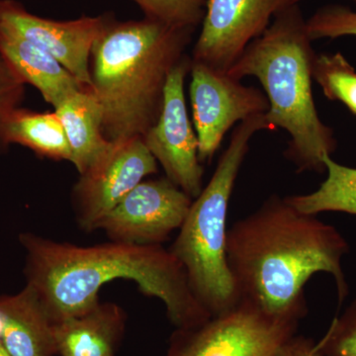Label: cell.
<instances>
[{
  "label": "cell",
  "instance_id": "6da1fadb",
  "mask_svg": "<svg viewBox=\"0 0 356 356\" xmlns=\"http://www.w3.org/2000/svg\"><path fill=\"white\" fill-rule=\"evenodd\" d=\"M26 285L34 290L53 324L83 315L99 303L100 288L135 281L140 291L165 304L177 329L212 317L192 292L181 262L161 245L113 242L81 247L36 234H20Z\"/></svg>",
  "mask_w": 356,
  "mask_h": 356
},
{
  "label": "cell",
  "instance_id": "7a4b0ae2",
  "mask_svg": "<svg viewBox=\"0 0 356 356\" xmlns=\"http://www.w3.org/2000/svg\"><path fill=\"white\" fill-rule=\"evenodd\" d=\"M348 252L350 245L334 226L278 195L234 222L227 233V262L238 301L276 316L305 317L304 287L318 273L334 277L343 303L350 291L343 268Z\"/></svg>",
  "mask_w": 356,
  "mask_h": 356
},
{
  "label": "cell",
  "instance_id": "3957f363",
  "mask_svg": "<svg viewBox=\"0 0 356 356\" xmlns=\"http://www.w3.org/2000/svg\"><path fill=\"white\" fill-rule=\"evenodd\" d=\"M195 29L149 18L118 21L110 13L91 50V90L107 140L144 137L158 121L168 76Z\"/></svg>",
  "mask_w": 356,
  "mask_h": 356
},
{
  "label": "cell",
  "instance_id": "277c9868",
  "mask_svg": "<svg viewBox=\"0 0 356 356\" xmlns=\"http://www.w3.org/2000/svg\"><path fill=\"white\" fill-rule=\"evenodd\" d=\"M312 42L299 3L290 4L228 70L238 81L250 76L259 79L269 102L267 120L289 134L284 156L299 173L325 172L324 158L337 149L334 131L321 121L314 102L317 54Z\"/></svg>",
  "mask_w": 356,
  "mask_h": 356
},
{
  "label": "cell",
  "instance_id": "5b68a950",
  "mask_svg": "<svg viewBox=\"0 0 356 356\" xmlns=\"http://www.w3.org/2000/svg\"><path fill=\"white\" fill-rule=\"evenodd\" d=\"M275 130L266 114L238 124L214 175L193 199L170 252L181 262L192 292L211 316L229 310L238 302L227 262V214L241 166L255 133Z\"/></svg>",
  "mask_w": 356,
  "mask_h": 356
},
{
  "label": "cell",
  "instance_id": "8992f818",
  "mask_svg": "<svg viewBox=\"0 0 356 356\" xmlns=\"http://www.w3.org/2000/svg\"><path fill=\"white\" fill-rule=\"evenodd\" d=\"M300 321L240 300L202 324L177 329L165 356H283Z\"/></svg>",
  "mask_w": 356,
  "mask_h": 356
},
{
  "label": "cell",
  "instance_id": "52a82bcc",
  "mask_svg": "<svg viewBox=\"0 0 356 356\" xmlns=\"http://www.w3.org/2000/svg\"><path fill=\"white\" fill-rule=\"evenodd\" d=\"M191 99L198 139V158L209 163L227 132L236 122L266 114L269 109L261 89L243 86L228 72L191 60Z\"/></svg>",
  "mask_w": 356,
  "mask_h": 356
},
{
  "label": "cell",
  "instance_id": "ba28073f",
  "mask_svg": "<svg viewBox=\"0 0 356 356\" xmlns=\"http://www.w3.org/2000/svg\"><path fill=\"white\" fill-rule=\"evenodd\" d=\"M191 70V58L186 55L168 76L158 121L143 140L163 166L166 178L195 199L203 189L204 168L198 158L197 135L185 102V77Z\"/></svg>",
  "mask_w": 356,
  "mask_h": 356
},
{
  "label": "cell",
  "instance_id": "9c48e42d",
  "mask_svg": "<svg viewBox=\"0 0 356 356\" xmlns=\"http://www.w3.org/2000/svg\"><path fill=\"white\" fill-rule=\"evenodd\" d=\"M156 172V159L142 137L113 140L108 151L79 175L74 185L72 197L81 228L95 231L117 204Z\"/></svg>",
  "mask_w": 356,
  "mask_h": 356
},
{
  "label": "cell",
  "instance_id": "30bf717a",
  "mask_svg": "<svg viewBox=\"0 0 356 356\" xmlns=\"http://www.w3.org/2000/svg\"><path fill=\"white\" fill-rule=\"evenodd\" d=\"M193 199L168 178L142 181L110 211L96 229L113 242L161 245L180 229Z\"/></svg>",
  "mask_w": 356,
  "mask_h": 356
},
{
  "label": "cell",
  "instance_id": "8fae6325",
  "mask_svg": "<svg viewBox=\"0 0 356 356\" xmlns=\"http://www.w3.org/2000/svg\"><path fill=\"white\" fill-rule=\"evenodd\" d=\"M292 0H208L191 60L228 72Z\"/></svg>",
  "mask_w": 356,
  "mask_h": 356
},
{
  "label": "cell",
  "instance_id": "7c38bea8",
  "mask_svg": "<svg viewBox=\"0 0 356 356\" xmlns=\"http://www.w3.org/2000/svg\"><path fill=\"white\" fill-rule=\"evenodd\" d=\"M110 13L57 21L35 15L17 0H0V26L48 51L77 81L91 88V50Z\"/></svg>",
  "mask_w": 356,
  "mask_h": 356
},
{
  "label": "cell",
  "instance_id": "4fadbf2b",
  "mask_svg": "<svg viewBox=\"0 0 356 356\" xmlns=\"http://www.w3.org/2000/svg\"><path fill=\"white\" fill-rule=\"evenodd\" d=\"M0 58L25 84H31L44 102L57 107L83 84L48 51L0 26Z\"/></svg>",
  "mask_w": 356,
  "mask_h": 356
},
{
  "label": "cell",
  "instance_id": "5bb4252c",
  "mask_svg": "<svg viewBox=\"0 0 356 356\" xmlns=\"http://www.w3.org/2000/svg\"><path fill=\"white\" fill-rule=\"evenodd\" d=\"M0 343L13 356H53V322L29 285L13 295L0 296Z\"/></svg>",
  "mask_w": 356,
  "mask_h": 356
},
{
  "label": "cell",
  "instance_id": "9a60e30c",
  "mask_svg": "<svg viewBox=\"0 0 356 356\" xmlns=\"http://www.w3.org/2000/svg\"><path fill=\"white\" fill-rule=\"evenodd\" d=\"M124 321L120 307L99 302L83 315L54 324L56 350L62 356H114Z\"/></svg>",
  "mask_w": 356,
  "mask_h": 356
},
{
  "label": "cell",
  "instance_id": "2e32d148",
  "mask_svg": "<svg viewBox=\"0 0 356 356\" xmlns=\"http://www.w3.org/2000/svg\"><path fill=\"white\" fill-rule=\"evenodd\" d=\"M54 109L64 126L72 163L83 175L112 144L103 134L99 102L91 88H86L67 96Z\"/></svg>",
  "mask_w": 356,
  "mask_h": 356
},
{
  "label": "cell",
  "instance_id": "e0dca14e",
  "mask_svg": "<svg viewBox=\"0 0 356 356\" xmlns=\"http://www.w3.org/2000/svg\"><path fill=\"white\" fill-rule=\"evenodd\" d=\"M3 144L6 149L10 145H19L37 156L72 163L65 128L55 111L38 112L18 107L7 121Z\"/></svg>",
  "mask_w": 356,
  "mask_h": 356
},
{
  "label": "cell",
  "instance_id": "ac0fdd59",
  "mask_svg": "<svg viewBox=\"0 0 356 356\" xmlns=\"http://www.w3.org/2000/svg\"><path fill=\"white\" fill-rule=\"evenodd\" d=\"M327 177L317 191L306 195L287 196L286 200L307 215L323 212H341L356 215V168L336 163L325 156Z\"/></svg>",
  "mask_w": 356,
  "mask_h": 356
},
{
  "label": "cell",
  "instance_id": "d6986e66",
  "mask_svg": "<svg viewBox=\"0 0 356 356\" xmlns=\"http://www.w3.org/2000/svg\"><path fill=\"white\" fill-rule=\"evenodd\" d=\"M313 79L329 99L343 102L356 115V70L341 53L317 55Z\"/></svg>",
  "mask_w": 356,
  "mask_h": 356
},
{
  "label": "cell",
  "instance_id": "ffe728a7",
  "mask_svg": "<svg viewBox=\"0 0 356 356\" xmlns=\"http://www.w3.org/2000/svg\"><path fill=\"white\" fill-rule=\"evenodd\" d=\"M145 17L177 27L195 29L202 24L208 0H133Z\"/></svg>",
  "mask_w": 356,
  "mask_h": 356
},
{
  "label": "cell",
  "instance_id": "44dd1931",
  "mask_svg": "<svg viewBox=\"0 0 356 356\" xmlns=\"http://www.w3.org/2000/svg\"><path fill=\"white\" fill-rule=\"evenodd\" d=\"M306 25L312 41L341 36L356 37V13L346 6H324L306 20Z\"/></svg>",
  "mask_w": 356,
  "mask_h": 356
},
{
  "label": "cell",
  "instance_id": "7402d4cb",
  "mask_svg": "<svg viewBox=\"0 0 356 356\" xmlns=\"http://www.w3.org/2000/svg\"><path fill=\"white\" fill-rule=\"evenodd\" d=\"M316 348L322 356H356V298L332 320Z\"/></svg>",
  "mask_w": 356,
  "mask_h": 356
},
{
  "label": "cell",
  "instance_id": "603a6c76",
  "mask_svg": "<svg viewBox=\"0 0 356 356\" xmlns=\"http://www.w3.org/2000/svg\"><path fill=\"white\" fill-rule=\"evenodd\" d=\"M25 86L19 76L0 58V149H6L3 135L6 123L14 110L21 106Z\"/></svg>",
  "mask_w": 356,
  "mask_h": 356
},
{
  "label": "cell",
  "instance_id": "cb8c5ba5",
  "mask_svg": "<svg viewBox=\"0 0 356 356\" xmlns=\"http://www.w3.org/2000/svg\"><path fill=\"white\" fill-rule=\"evenodd\" d=\"M283 356H322L316 348V343L312 339L303 336H295L288 344Z\"/></svg>",
  "mask_w": 356,
  "mask_h": 356
},
{
  "label": "cell",
  "instance_id": "d4e9b609",
  "mask_svg": "<svg viewBox=\"0 0 356 356\" xmlns=\"http://www.w3.org/2000/svg\"><path fill=\"white\" fill-rule=\"evenodd\" d=\"M0 356H13L4 348L1 343H0Z\"/></svg>",
  "mask_w": 356,
  "mask_h": 356
},
{
  "label": "cell",
  "instance_id": "484cf974",
  "mask_svg": "<svg viewBox=\"0 0 356 356\" xmlns=\"http://www.w3.org/2000/svg\"><path fill=\"white\" fill-rule=\"evenodd\" d=\"M303 1V0H292L293 3H299V2ZM356 2V0H355Z\"/></svg>",
  "mask_w": 356,
  "mask_h": 356
}]
</instances>
